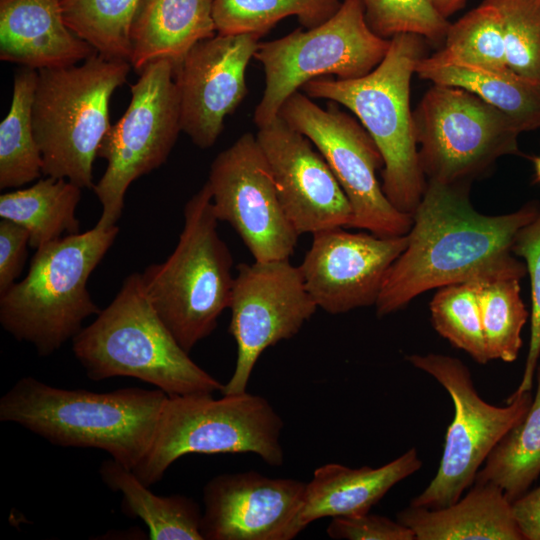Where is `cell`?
Instances as JSON below:
<instances>
[{"label": "cell", "mask_w": 540, "mask_h": 540, "mask_svg": "<svg viewBox=\"0 0 540 540\" xmlns=\"http://www.w3.org/2000/svg\"><path fill=\"white\" fill-rule=\"evenodd\" d=\"M341 0H212V14L218 34H267L289 16L301 26L314 28L330 19Z\"/></svg>", "instance_id": "f1b7e54d"}, {"label": "cell", "mask_w": 540, "mask_h": 540, "mask_svg": "<svg viewBox=\"0 0 540 540\" xmlns=\"http://www.w3.org/2000/svg\"><path fill=\"white\" fill-rule=\"evenodd\" d=\"M540 475V366L536 394L525 417L510 429L490 452L475 481L493 483L513 502Z\"/></svg>", "instance_id": "4316f807"}, {"label": "cell", "mask_w": 540, "mask_h": 540, "mask_svg": "<svg viewBox=\"0 0 540 540\" xmlns=\"http://www.w3.org/2000/svg\"><path fill=\"white\" fill-rule=\"evenodd\" d=\"M521 278L497 277L477 282V300L489 361L513 362L523 341L529 313L521 298Z\"/></svg>", "instance_id": "f546056e"}, {"label": "cell", "mask_w": 540, "mask_h": 540, "mask_svg": "<svg viewBox=\"0 0 540 540\" xmlns=\"http://www.w3.org/2000/svg\"><path fill=\"white\" fill-rule=\"evenodd\" d=\"M534 171L536 181L540 182V156L534 157L533 159Z\"/></svg>", "instance_id": "60d3db41"}, {"label": "cell", "mask_w": 540, "mask_h": 540, "mask_svg": "<svg viewBox=\"0 0 540 540\" xmlns=\"http://www.w3.org/2000/svg\"><path fill=\"white\" fill-rule=\"evenodd\" d=\"M130 90L125 113L111 124L98 149L107 166L93 190L102 206L96 225L104 228L116 225L130 184L166 162L182 131L175 68L169 60L146 64Z\"/></svg>", "instance_id": "7c38bea8"}, {"label": "cell", "mask_w": 540, "mask_h": 540, "mask_svg": "<svg viewBox=\"0 0 540 540\" xmlns=\"http://www.w3.org/2000/svg\"><path fill=\"white\" fill-rule=\"evenodd\" d=\"M229 308V332L237 345V358L222 395L246 392L260 355L295 336L318 307L305 288L299 266L284 259L240 263Z\"/></svg>", "instance_id": "5bb4252c"}, {"label": "cell", "mask_w": 540, "mask_h": 540, "mask_svg": "<svg viewBox=\"0 0 540 540\" xmlns=\"http://www.w3.org/2000/svg\"><path fill=\"white\" fill-rule=\"evenodd\" d=\"M396 518L416 540H524L512 502L493 483L474 482L466 495L445 507L409 505Z\"/></svg>", "instance_id": "7402d4cb"}, {"label": "cell", "mask_w": 540, "mask_h": 540, "mask_svg": "<svg viewBox=\"0 0 540 540\" xmlns=\"http://www.w3.org/2000/svg\"><path fill=\"white\" fill-rule=\"evenodd\" d=\"M512 507L524 540H540V486L513 501Z\"/></svg>", "instance_id": "f35d334b"}, {"label": "cell", "mask_w": 540, "mask_h": 540, "mask_svg": "<svg viewBox=\"0 0 540 540\" xmlns=\"http://www.w3.org/2000/svg\"><path fill=\"white\" fill-rule=\"evenodd\" d=\"M278 116L306 136L326 160L350 202L351 228L380 237L408 234L412 216L397 210L385 196L376 176L383 158L362 125L335 102L324 109L300 90L283 103Z\"/></svg>", "instance_id": "4fadbf2b"}, {"label": "cell", "mask_w": 540, "mask_h": 540, "mask_svg": "<svg viewBox=\"0 0 540 540\" xmlns=\"http://www.w3.org/2000/svg\"><path fill=\"white\" fill-rule=\"evenodd\" d=\"M477 282L439 288L430 302V316L438 334L477 363L486 364L489 358L482 333Z\"/></svg>", "instance_id": "d6a6232c"}, {"label": "cell", "mask_w": 540, "mask_h": 540, "mask_svg": "<svg viewBox=\"0 0 540 540\" xmlns=\"http://www.w3.org/2000/svg\"><path fill=\"white\" fill-rule=\"evenodd\" d=\"M207 183L216 217L233 227L254 261L290 258L299 234L281 205L256 136L244 133L220 152Z\"/></svg>", "instance_id": "9a60e30c"}, {"label": "cell", "mask_w": 540, "mask_h": 540, "mask_svg": "<svg viewBox=\"0 0 540 540\" xmlns=\"http://www.w3.org/2000/svg\"><path fill=\"white\" fill-rule=\"evenodd\" d=\"M421 467L422 461L414 447L377 468L354 469L338 463L322 465L306 485L301 524L306 528L324 517L369 513L391 488Z\"/></svg>", "instance_id": "44dd1931"}, {"label": "cell", "mask_w": 540, "mask_h": 540, "mask_svg": "<svg viewBox=\"0 0 540 540\" xmlns=\"http://www.w3.org/2000/svg\"><path fill=\"white\" fill-rule=\"evenodd\" d=\"M283 427L270 402L247 391L218 399L212 394L168 395L152 446L132 471L151 486L177 459L192 453H253L280 466Z\"/></svg>", "instance_id": "ba28073f"}, {"label": "cell", "mask_w": 540, "mask_h": 540, "mask_svg": "<svg viewBox=\"0 0 540 540\" xmlns=\"http://www.w3.org/2000/svg\"><path fill=\"white\" fill-rule=\"evenodd\" d=\"M99 475L105 485L122 496V511L140 518L152 540H203L202 512L193 498L154 494L135 473L112 458L104 460Z\"/></svg>", "instance_id": "d4e9b609"}, {"label": "cell", "mask_w": 540, "mask_h": 540, "mask_svg": "<svg viewBox=\"0 0 540 540\" xmlns=\"http://www.w3.org/2000/svg\"><path fill=\"white\" fill-rule=\"evenodd\" d=\"M206 182L184 208V227L171 255L140 278L153 308L180 346L190 352L230 307L233 259L220 238Z\"/></svg>", "instance_id": "8992f818"}, {"label": "cell", "mask_w": 540, "mask_h": 540, "mask_svg": "<svg viewBox=\"0 0 540 540\" xmlns=\"http://www.w3.org/2000/svg\"><path fill=\"white\" fill-rule=\"evenodd\" d=\"M212 0H140L130 26L129 62L136 72L169 60L175 71L188 50L216 34Z\"/></svg>", "instance_id": "603a6c76"}, {"label": "cell", "mask_w": 540, "mask_h": 540, "mask_svg": "<svg viewBox=\"0 0 540 540\" xmlns=\"http://www.w3.org/2000/svg\"><path fill=\"white\" fill-rule=\"evenodd\" d=\"M132 66L97 52L81 65L38 70L32 107L44 176L93 189V164L110 128L109 103Z\"/></svg>", "instance_id": "52a82bcc"}, {"label": "cell", "mask_w": 540, "mask_h": 540, "mask_svg": "<svg viewBox=\"0 0 540 540\" xmlns=\"http://www.w3.org/2000/svg\"><path fill=\"white\" fill-rule=\"evenodd\" d=\"M390 39L367 25L361 0H342L320 25L260 42L254 58L265 74V89L253 120L262 127L275 119L283 103L310 80L334 75L340 80L365 76L384 59Z\"/></svg>", "instance_id": "9c48e42d"}, {"label": "cell", "mask_w": 540, "mask_h": 540, "mask_svg": "<svg viewBox=\"0 0 540 540\" xmlns=\"http://www.w3.org/2000/svg\"><path fill=\"white\" fill-rule=\"evenodd\" d=\"M489 71H506L507 67L502 18L492 0H484L454 24H450L444 47L431 56Z\"/></svg>", "instance_id": "4dcf8cb0"}, {"label": "cell", "mask_w": 540, "mask_h": 540, "mask_svg": "<svg viewBox=\"0 0 540 540\" xmlns=\"http://www.w3.org/2000/svg\"><path fill=\"white\" fill-rule=\"evenodd\" d=\"M312 235L299 269L307 292L329 314L375 305L389 268L407 245V234L380 237L344 227Z\"/></svg>", "instance_id": "2e32d148"}, {"label": "cell", "mask_w": 540, "mask_h": 540, "mask_svg": "<svg viewBox=\"0 0 540 540\" xmlns=\"http://www.w3.org/2000/svg\"><path fill=\"white\" fill-rule=\"evenodd\" d=\"M29 239V233L23 226L8 219H1L0 294L17 282L26 262Z\"/></svg>", "instance_id": "74e56055"}, {"label": "cell", "mask_w": 540, "mask_h": 540, "mask_svg": "<svg viewBox=\"0 0 540 540\" xmlns=\"http://www.w3.org/2000/svg\"><path fill=\"white\" fill-rule=\"evenodd\" d=\"M270 166L281 205L301 235L351 228L348 198L321 153L280 116L255 135Z\"/></svg>", "instance_id": "d6986e66"}, {"label": "cell", "mask_w": 540, "mask_h": 540, "mask_svg": "<svg viewBox=\"0 0 540 540\" xmlns=\"http://www.w3.org/2000/svg\"><path fill=\"white\" fill-rule=\"evenodd\" d=\"M502 18L507 67L540 84V0H492Z\"/></svg>", "instance_id": "836d02e7"}, {"label": "cell", "mask_w": 540, "mask_h": 540, "mask_svg": "<svg viewBox=\"0 0 540 540\" xmlns=\"http://www.w3.org/2000/svg\"><path fill=\"white\" fill-rule=\"evenodd\" d=\"M167 399L158 388L70 390L27 376L1 397L0 420L57 446L103 450L133 470L152 446Z\"/></svg>", "instance_id": "7a4b0ae2"}, {"label": "cell", "mask_w": 540, "mask_h": 540, "mask_svg": "<svg viewBox=\"0 0 540 540\" xmlns=\"http://www.w3.org/2000/svg\"><path fill=\"white\" fill-rule=\"evenodd\" d=\"M424 39L410 33L395 35L384 59L365 76L320 77L301 88L310 98L341 104L356 115L382 155L385 196L397 210L411 216L427 184L410 107L411 77L424 57Z\"/></svg>", "instance_id": "277c9868"}, {"label": "cell", "mask_w": 540, "mask_h": 540, "mask_svg": "<svg viewBox=\"0 0 540 540\" xmlns=\"http://www.w3.org/2000/svg\"><path fill=\"white\" fill-rule=\"evenodd\" d=\"M435 10L444 18H448L465 6L467 0H429Z\"/></svg>", "instance_id": "ab89813d"}, {"label": "cell", "mask_w": 540, "mask_h": 540, "mask_svg": "<svg viewBox=\"0 0 540 540\" xmlns=\"http://www.w3.org/2000/svg\"><path fill=\"white\" fill-rule=\"evenodd\" d=\"M117 225L65 235L38 249L27 275L0 294V323L18 341L49 356L100 310L87 282L114 243Z\"/></svg>", "instance_id": "5b68a950"}, {"label": "cell", "mask_w": 540, "mask_h": 540, "mask_svg": "<svg viewBox=\"0 0 540 540\" xmlns=\"http://www.w3.org/2000/svg\"><path fill=\"white\" fill-rule=\"evenodd\" d=\"M260 38L216 33L194 44L176 69L181 129L199 148L215 144L225 117L246 97V69Z\"/></svg>", "instance_id": "e0dca14e"}, {"label": "cell", "mask_w": 540, "mask_h": 540, "mask_svg": "<svg viewBox=\"0 0 540 540\" xmlns=\"http://www.w3.org/2000/svg\"><path fill=\"white\" fill-rule=\"evenodd\" d=\"M365 21L379 37L391 39L410 33L429 42L445 40L450 26L429 0H361Z\"/></svg>", "instance_id": "e575fe53"}, {"label": "cell", "mask_w": 540, "mask_h": 540, "mask_svg": "<svg viewBox=\"0 0 540 540\" xmlns=\"http://www.w3.org/2000/svg\"><path fill=\"white\" fill-rule=\"evenodd\" d=\"M426 180L471 185L502 156L521 154L516 124L474 93L434 84L413 112Z\"/></svg>", "instance_id": "30bf717a"}, {"label": "cell", "mask_w": 540, "mask_h": 540, "mask_svg": "<svg viewBox=\"0 0 540 540\" xmlns=\"http://www.w3.org/2000/svg\"><path fill=\"white\" fill-rule=\"evenodd\" d=\"M406 359L443 386L454 405L437 472L409 504L441 508L455 503L474 484L490 452L525 417L533 398L528 391L509 397L507 406L492 405L477 393L470 370L458 358L427 353Z\"/></svg>", "instance_id": "8fae6325"}, {"label": "cell", "mask_w": 540, "mask_h": 540, "mask_svg": "<svg viewBox=\"0 0 540 540\" xmlns=\"http://www.w3.org/2000/svg\"><path fill=\"white\" fill-rule=\"evenodd\" d=\"M89 379L131 377L169 396L214 394L224 384L198 366L163 323L140 273L127 276L111 303L72 339Z\"/></svg>", "instance_id": "3957f363"}, {"label": "cell", "mask_w": 540, "mask_h": 540, "mask_svg": "<svg viewBox=\"0 0 540 540\" xmlns=\"http://www.w3.org/2000/svg\"><path fill=\"white\" fill-rule=\"evenodd\" d=\"M63 0H0V59L40 70L75 65L96 51L65 24Z\"/></svg>", "instance_id": "ffe728a7"}, {"label": "cell", "mask_w": 540, "mask_h": 540, "mask_svg": "<svg viewBox=\"0 0 540 540\" xmlns=\"http://www.w3.org/2000/svg\"><path fill=\"white\" fill-rule=\"evenodd\" d=\"M37 70L23 67L14 76L9 112L0 124V188H18L40 177L42 156L35 140L32 107Z\"/></svg>", "instance_id": "83f0119b"}, {"label": "cell", "mask_w": 540, "mask_h": 540, "mask_svg": "<svg viewBox=\"0 0 540 540\" xmlns=\"http://www.w3.org/2000/svg\"><path fill=\"white\" fill-rule=\"evenodd\" d=\"M470 185L427 180L412 214L407 245L389 268L375 304L377 316L401 310L435 288L497 277L523 278L526 266L512 245L539 210L529 202L514 212L485 215L469 198Z\"/></svg>", "instance_id": "6da1fadb"}, {"label": "cell", "mask_w": 540, "mask_h": 540, "mask_svg": "<svg viewBox=\"0 0 540 540\" xmlns=\"http://www.w3.org/2000/svg\"><path fill=\"white\" fill-rule=\"evenodd\" d=\"M82 188L64 178L46 176L32 186L0 196V217L23 226L33 249L80 232L76 209Z\"/></svg>", "instance_id": "484cf974"}, {"label": "cell", "mask_w": 540, "mask_h": 540, "mask_svg": "<svg viewBox=\"0 0 540 540\" xmlns=\"http://www.w3.org/2000/svg\"><path fill=\"white\" fill-rule=\"evenodd\" d=\"M512 252L524 259L530 278L531 332L522 379L509 397L531 391L540 356V204L536 217L517 233Z\"/></svg>", "instance_id": "d590c367"}, {"label": "cell", "mask_w": 540, "mask_h": 540, "mask_svg": "<svg viewBox=\"0 0 540 540\" xmlns=\"http://www.w3.org/2000/svg\"><path fill=\"white\" fill-rule=\"evenodd\" d=\"M415 73L433 84L474 93L507 115L521 132L540 128V84L511 70L489 71L424 56Z\"/></svg>", "instance_id": "cb8c5ba5"}, {"label": "cell", "mask_w": 540, "mask_h": 540, "mask_svg": "<svg viewBox=\"0 0 540 540\" xmlns=\"http://www.w3.org/2000/svg\"><path fill=\"white\" fill-rule=\"evenodd\" d=\"M326 533L332 539L416 540L413 531L398 520L370 513L333 517Z\"/></svg>", "instance_id": "8d00e7d4"}, {"label": "cell", "mask_w": 540, "mask_h": 540, "mask_svg": "<svg viewBox=\"0 0 540 540\" xmlns=\"http://www.w3.org/2000/svg\"><path fill=\"white\" fill-rule=\"evenodd\" d=\"M306 485L246 471L223 473L203 488V540H291L305 528Z\"/></svg>", "instance_id": "ac0fdd59"}, {"label": "cell", "mask_w": 540, "mask_h": 540, "mask_svg": "<svg viewBox=\"0 0 540 540\" xmlns=\"http://www.w3.org/2000/svg\"><path fill=\"white\" fill-rule=\"evenodd\" d=\"M140 0H63L67 27L108 58L129 61L130 26Z\"/></svg>", "instance_id": "1f68e13d"}]
</instances>
